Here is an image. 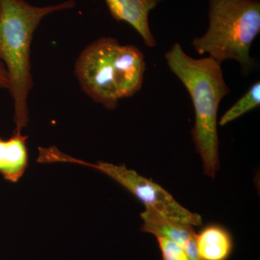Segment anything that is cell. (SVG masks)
Masks as SVG:
<instances>
[{
  "label": "cell",
  "instance_id": "obj_11",
  "mask_svg": "<svg viewBox=\"0 0 260 260\" xmlns=\"http://www.w3.org/2000/svg\"><path fill=\"white\" fill-rule=\"evenodd\" d=\"M161 251L162 260H194L180 246L167 238L156 237Z\"/></svg>",
  "mask_w": 260,
  "mask_h": 260
},
{
  "label": "cell",
  "instance_id": "obj_1",
  "mask_svg": "<svg viewBox=\"0 0 260 260\" xmlns=\"http://www.w3.org/2000/svg\"><path fill=\"white\" fill-rule=\"evenodd\" d=\"M169 68L184 84L194 106L192 139L203 161L205 174L214 178L219 169L218 107L229 93L220 63L213 58L194 59L179 43L167 54Z\"/></svg>",
  "mask_w": 260,
  "mask_h": 260
},
{
  "label": "cell",
  "instance_id": "obj_4",
  "mask_svg": "<svg viewBox=\"0 0 260 260\" xmlns=\"http://www.w3.org/2000/svg\"><path fill=\"white\" fill-rule=\"evenodd\" d=\"M208 18L206 32L192 41L194 50L220 64L235 59L250 69L251 45L260 32L259 0H209Z\"/></svg>",
  "mask_w": 260,
  "mask_h": 260
},
{
  "label": "cell",
  "instance_id": "obj_10",
  "mask_svg": "<svg viewBox=\"0 0 260 260\" xmlns=\"http://www.w3.org/2000/svg\"><path fill=\"white\" fill-rule=\"evenodd\" d=\"M260 104V83L256 82L247 92L220 118L219 124L224 126L235 120L244 114L259 107Z\"/></svg>",
  "mask_w": 260,
  "mask_h": 260
},
{
  "label": "cell",
  "instance_id": "obj_7",
  "mask_svg": "<svg viewBox=\"0 0 260 260\" xmlns=\"http://www.w3.org/2000/svg\"><path fill=\"white\" fill-rule=\"evenodd\" d=\"M141 218L143 232L155 237L167 238L182 247L193 259L200 260L197 251V234L192 225L171 221L146 208L141 213Z\"/></svg>",
  "mask_w": 260,
  "mask_h": 260
},
{
  "label": "cell",
  "instance_id": "obj_12",
  "mask_svg": "<svg viewBox=\"0 0 260 260\" xmlns=\"http://www.w3.org/2000/svg\"><path fill=\"white\" fill-rule=\"evenodd\" d=\"M10 82L4 64L0 61V88L9 89Z\"/></svg>",
  "mask_w": 260,
  "mask_h": 260
},
{
  "label": "cell",
  "instance_id": "obj_5",
  "mask_svg": "<svg viewBox=\"0 0 260 260\" xmlns=\"http://www.w3.org/2000/svg\"><path fill=\"white\" fill-rule=\"evenodd\" d=\"M40 159L42 162H72L93 168L119 183L143 203L146 209L162 218L192 226H199L203 224V219L199 214L186 209L162 186L140 175L135 171L128 169L124 165L116 166L104 162L90 164L66 155L55 146L43 148Z\"/></svg>",
  "mask_w": 260,
  "mask_h": 260
},
{
  "label": "cell",
  "instance_id": "obj_2",
  "mask_svg": "<svg viewBox=\"0 0 260 260\" xmlns=\"http://www.w3.org/2000/svg\"><path fill=\"white\" fill-rule=\"evenodd\" d=\"M74 0L45 7L25 0H0V61L8 73L14 102L15 131L28 122L27 99L32 88L30 47L34 32L47 15L74 8Z\"/></svg>",
  "mask_w": 260,
  "mask_h": 260
},
{
  "label": "cell",
  "instance_id": "obj_8",
  "mask_svg": "<svg viewBox=\"0 0 260 260\" xmlns=\"http://www.w3.org/2000/svg\"><path fill=\"white\" fill-rule=\"evenodd\" d=\"M28 137L15 131L10 139L0 138V174L5 180L17 182L28 167Z\"/></svg>",
  "mask_w": 260,
  "mask_h": 260
},
{
  "label": "cell",
  "instance_id": "obj_9",
  "mask_svg": "<svg viewBox=\"0 0 260 260\" xmlns=\"http://www.w3.org/2000/svg\"><path fill=\"white\" fill-rule=\"evenodd\" d=\"M197 251L200 260H226L232 254V236L218 225H209L197 234Z\"/></svg>",
  "mask_w": 260,
  "mask_h": 260
},
{
  "label": "cell",
  "instance_id": "obj_3",
  "mask_svg": "<svg viewBox=\"0 0 260 260\" xmlns=\"http://www.w3.org/2000/svg\"><path fill=\"white\" fill-rule=\"evenodd\" d=\"M145 70L143 52L133 45H121L112 38L90 44L75 64V75L84 93L111 110L121 99L139 91Z\"/></svg>",
  "mask_w": 260,
  "mask_h": 260
},
{
  "label": "cell",
  "instance_id": "obj_6",
  "mask_svg": "<svg viewBox=\"0 0 260 260\" xmlns=\"http://www.w3.org/2000/svg\"><path fill=\"white\" fill-rule=\"evenodd\" d=\"M162 0H105L112 18L131 25L148 47L156 45L150 25L149 14Z\"/></svg>",
  "mask_w": 260,
  "mask_h": 260
}]
</instances>
